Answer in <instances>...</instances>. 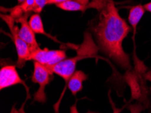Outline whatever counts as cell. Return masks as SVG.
<instances>
[{
    "instance_id": "cell-14",
    "label": "cell",
    "mask_w": 151,
    "mask_h": 113,
    "mask_svg": "<svg viewBox=\"0 0 151 113\" xmlns=\"http://www.w3.org/2000/svg\"><path fill=\"white\" fill-rule=\"evenodd\" d=\"M69 1V0H47V4H59L63 2Z\"/></svg>"
},
{
    "instance_id": "cell-11",
    "label": "cell",
    "mask_w": 151,
    "mask_h": 113,
    "mask_svg": "<svg viewBox=\"0 0 151 113\" xmlns=\"http://www.w3.org/2000/svg\"><path fill=\"white\" fill-rule=\"evenodd\" d=\"M128 109L130 110V113H141L145 109V107L141 103L137 102L134 104H130L128 107Z\"/></svg>"
},
{
    "instance_id": "cell-9",
    "label": "cell",
    "mask_w": 151,
    "mask_h": 113,
    "mask_svg": "<svg viewBox=\"0 0 151 113\" xmlns=\"http://www.w3.org/2000/svg\"><path fill=\"white\" fill-rule=\"evenodd\" d=\"M89 0H69L63 3L57 4L58 8L65 11L85 12L88 8Z\"/></svg>"
},
{
    "instance_id": "cell-12",
    "label": "cell",
    "mask_w": 151,
    "mask_h": 113,
    "mask_svg": "<svg viewBox=\"0 0 151 113\" xmlns=\"http://www.w3.org/2000/svg\"><path fill=\"white\" fill-rule=\"evenodd\" d=\"M35 2L37 8L38 14H40L43 10L45 5L47 4V0H35Z\"/></svg>"
},
{
    "instance_id": "cell-10",
    "label": "cell",
    "mask_w": 151,
    "mask_h": 113,
    "mask_svg": "<svg viewBox=\"0 0 151 113\" xmlns=\"http://www.w3.org/2000/svg\"><path fill=\"white\" fill-rule=\"evenodd\" d=\"M29 24L30 25L31 29L33 30L35 34L43 35L49 37L50 38L52 39V40H54L53 37L50 36L49 34H47L45 32L42 17H41L40 14H34L31 15V17L29 18Z\"/></svg>"
},
{
    "instance_id": "cell-2",
    "label": "cell",
    "mask_w": 151,
    "mask_h": 113,
    "mask_svg": "<svg viewBox=\"0 0 151 113\" xmlns=\"http://www.w3.org/2000/svg\"><path fill=\"white\" fill-rule=\"evenodd\" d=\"M1 17L7 23L10 30L16 50H17L18 60L16 66L18 68H22L24 66L26 62L30 60L31 54V48L18 35V29H19L17 25L14 24V18H12L10 15L1 14Z\"/></svg>"
},
{
    "instance_id": "cell-4",
    "label": "cell",
    "mask_w": 151,
    "mask_h": 113,
    "mask_svg": "<svg viewBox=\"0 0 151 113\" xmlns=\"http://www.w3.org/2000/svg\"><path fill=\"white\" fill-rule=\"evenodd\" d=\"M66 58L67 54L65 50H51L47 48L41 49L39 48L31 52L30 60L37 62L45 66H51Z\"/></svg>"
},
{
    "instance_id": "cell-1",
    "label": "cell",
    "mask_w": 151,
    "mask_h": 113,
    "mask_svg": "<svg viewBox=\"0 0 151 113\" xmlns=\"http://www.w3.org/2000/svg\"><path fill=\"white\" fill-rule=\"evenodd\" d=\"M98 10L88 26L98 49L121 68L131 70L129 56L123 48V41L131 32V27L121 17L112 0H106Z\"/></svg>"
},
{
    "instance_id": "cell-6",
    "label": "cell",
    "mask_w": 151,
    "mask_h": 113,
    "mask_svg": "<svg viewBox=\"0 0 151 113\" xmlns=\"http://www.w3.org/2000/svg\"><path fill=\"white\" fill-rule=\"evenodd\" d=\"M18 22L20 23V28L18 29V35L31 48V51H33L40 48L37 42L35 33L31 29L27 20V15L22 16L17 19Z\"/></svg>"
},
{
    "instance_id": "cell-3",
    "label": "cell",
    "mask_w": 151,
    "mask_h": 113,
    "mask_svg": "<svg viewBox=\"0 0 151 113\" xmlns=\"http://www.w3.org/2000/svg\"><path fill=\"white\" fill-rule=\"evenodd\" d=\"M34 71L31 80L33 83L40 85L39 89L34 94V101L41 103H45L47 100L45 89L53 80V73L50 69L37 62H33Z\"/></svg>"
},
{
    "instance_id": "cell-8",
    "label": "cell",
    "mask_w": 151,
    "mask_h": 113,
    "mask_svg": "<svg viewBox=\"0 0 151 113\" xmlns=\"http://www.w3.org/2000/svg\"><path fill=\"white\" fill-rule=\"evenodd\" d=\"M145 13V9L141 4L132 7L129 9V16H128V21L131 25L134 31V35L135 36L136 33L137 25L140 21Z\"/></svg>"
},
{
    "instance_id": "cell-16",
    "label": "cell",
    "mask_w": 151,
    "mask_h": 113,
    "mask_svg": "<svg viewBox=\"0 0 151 113\" xmlns=\"http://www.w3.org/2000/svg\"><path fill=\"white\" fill-rule=\"evenodd\" d=\"M24 1H25V0H17L18 4H22Z\"/></svg>"
},
{
    "instance_id": "cell-5",
    "label": "cell",
    "mask_w": 151,
    "mask_h": 113,
    "mask_svg": "<svg viewBox=\"0 0 151 113\" xmlns=\"http://www.w3.org/2000/svg\"><path fill=\"white\" fill-rule=\"evenodd\" d=\"M22 84L25 85L24 81L18 75L17 66L6 65L0 70V89L7 88L13 85Z\"/></svg>"
},
{
    "instance_id": "cell-13",
    "label": "cell",
    "mask_w": 151,
    "mask_h": 113,
    "mask_svg": "<svg viewBox=\"0 0 151 113\" xmlns=\"http://www.w3.org/2000/svg\"><path fill=\"white\" fill-rule=\"evenodd\" d=\"M109 100H110V102H111V105H112V108H113V113H120L121 111H122V110L123 109V108H118L115 107V104L114 102L112 101V99L111 98V96H110V91L109 93Z\"/></svg>"
},
{
    "instance_id": "cell-17",
    "label": "cell",
    "mask_w": 151,
    "mask_h": 113,
    "mask_svg": "<svg viewBox=\"0 0 151 113\" xmlns=\"http://www.w3.org/2000/svg\"><path fill=\"white\" fill-rule=\"evenodd\" d=\"M87 113H98V112H93V111H88Z\"/></svg>"
},
{
    "instance_id": "cell-15",
    "label": "cell",
    "mask_w": 151,
    "mask_h": 113,
    "mask_svg": "<svg viewBox=\"0 0 151 113\" xmlns=\"http://www.w3.org/2000/svg\"><path fill=\"white\" fill-rule=\"evenodd\" d=\"M143 6L144 8H145V10L151 13V1L145 4V5H143Z\"/></svg>"
},
{
    "instance_id": "cell-7",
    "label": "cell",
    "mask_w": 151,
    "mask_h": 113,
    "mask_svg": "<svg viewBox=\"0 0 151 113\" xmlns=\"http://www.w3.org/2000/svg\"><path fill=\"white\" fill-rule=\"evenodd\" d=\"M88 79V75L81 71H75L68 81L67 86L73 96H76L83 89V83Z\"/></svg>"
}]
</instances>
